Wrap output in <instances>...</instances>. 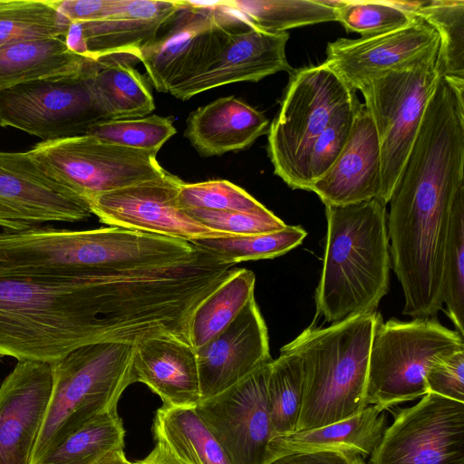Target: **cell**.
Returning a JSON list of instances; mask_svg holds the SVG:
<instances>
[{"mask_svg": "<svg viewBox=\"0 0 464 464\" xmlns=\"http://www.w3.org/2000/svg\"><path fill=\"white\" fill-rule=\"evenodd\" d=\"M118 338L104 269L0 273V358L51 364L81 346Z\"/></svg>", "mask_w": 464, "mask_h": 464, "instance_id": "obj_1", "label": "cell"}, {"mask_svg": "<svg viewBox=\"0 0 464 464\" xmlns=\"http://www.w3.org/2000/svg\"><path fill=\"white\" fill-rule=\"evenodd\" d=\"M327 234L314 293L316 317L337 323L376 311L392 267L386 205L378 198L325 206Z\"/></svg>", "mask_w": 464, "mask_h": 464, "instance_id": "obj_2", "label": "cell"}, {"mask_svg": "<svg viewBox=\"0 0 464 464\" xmlns=\"http://www.w3.org/2000/svg\"><path fill=\"white\" fill-rule=\"evenodd\" d=\"M380 316L374 311L324 328L311 325L282 347L302 362L304 392L297 431L345 420L368 406L369 355Z\"/></svg>", "mask_w": 464, "mask_h": 464, "instance_id": "obj_3", "label": "cell"}, {"mask_svg": "<svg viewBox=\"0 0 464 464\" xmlns=\"http://www.w3.org/2000/svg\"><path fill=\"white\" fill-rule=\"evenodd\" d=\"M134 345L95 343L51 363L53 391L31 464L96 416L116 409L131 384Z\"/></svg>", "mask_w": 464, "mask_h": 464, "instance_id": "obj_4", "label": "cell"}, {"mask_svg": "<svg viewBox=\"0 0 464 464\" xmlns=\"http://www.w3.org/2000/svg\"><path fill=\"white\" fill-rule=\"evenodd\" d=\"M199 253L186 240L117 227L72 230L44 226L30 241L34 266L60 275L172 266L190 262Z\"/></svg>", "mask_w": 464, "mask_h": 464, "instance_id": "obj_5", "label": "cell"}, {"mask_svg": "<svg viewBox=\"0 0 464 464\" xmlns=\"http://www.w3.org/2000/svg\"><path fill=\"white\" fill-rule=\"evenodd\" d=\"M357 97L324 63L291 72L277 115L268 129L274 172L291 188L309 191L313 145L337 111Z\"/></svg>", "mask_w": 464, "mask_h": 464, "instance_id": "obj_6", "label": "cell"}, {"mask_svg": "<svg viewBox=\"0 0 464 464\" xmlns=\"http://www.w3.org/2000/svg\"><path fill=\"white\" fill-rule=\"evenodd\" d=\"M464 350L463 336L436 317L378 318L369 355L365 400L385 411L426 394L425 376L440 356Z\"/></svg>", "mask_w": 464, "mask_h": 464, "instance_id": "obj_7", "label": "cell"}, {"mask_svg": "<svg viewBox=\"0 0 464 464\" xmlns=\"http://www.w3.org/2000/svg\"><path fill=\"white\" fill-rule=\"evenodd\" d=\"M437 57L411 68L384 73L358 90L378 134L382 165L379 200L385 205L390 201L437 86L440 77Z\"/></svg>", "mask_w": 464, "mask_h": 464, "instance_id": "obj_8", "label": "cell"}, {"mask_svg": "<svg viewBox=\"0 0 464 464\" xmlns=\"http://www.w3.org/2000/svg\"><path fill=\"white\" fill-rule=\"evenodd\" d=\"M28 151L45 174L86 200L167 173L156 150L126 148L86 134L42 140Z\"/></svg>", "mask_w": 464, "mask_h": 464, "instance_id": "obj_9", "label": "cell"}, {"mask_svg": "<svg viewBox=\"0 0 464 464\" xmlns=\"http://www.w3.org/2000/svg\"><path fill=\"white\" fill-rule=\"evenodd\" d=\"M186 7L167 24L169 30L138 56L157 91L169 92L210 64L231 32L244 21L226 10L221 1L186 0Z\"/></svg>", "mask_w": 464, "mask_h": 464, "instance_id": "obj_10", "label": "cell"}, {"mask_svg": "<svg viewBox=\"0 0 464 464\" xmlns=\"http://www.w3.org/2000/svg\"><path fill=\"white\" fill-rule=\"evenodd\" d=\"M91 65L77 77L25 83L0 92V127L14 128L42 140L86 134L91 126L105 121L89 85Z\"/></svg>", "mask_w": 464, "mask_h": 464, "instance_id": "obj_11", "label": "cell"}, {"mask_svg": "<svg viewBox=\"0 0 464 464\" xmlns=\"http://www.w3.org/2000/svg\"><path fill=\"white\" fill-rule=\"evenodd\" d=\"M370 464H464V402L428 392L396 410Z\"/></svg>", "mask_w": 464, "mask_h": 464, "instance_id": "obj_12", "label": "cell"}, {"mask_svg": "<svg viewBox=\"0 0 464 464\" xmlns=\"http://www.w3.org/2000/svg\"><path fill=\"white\" fill-rule=\"evenodd\" d=\"M270 362L195 407L230 464L271 462L269 445L275 437L266 392Z\"/></svg>", "mask_w": 464, "mask_h": 464, "instance_id": "obj_13", "label": "cell"}, {"mask_svg": "<svg viewBox=\"0 0 464 464\" xmlns=\"http://www.w3.org/2000/svg\"><path fill=\"white\" fill-rule=\"evenodd\" d=\"M88 201L45 174L27 151L0 150V227L22 231L48 222H79Z\"/></svg>", "mask_w": 464, "mask_h": 464, "instance_id": "obj_14", "label": "cell"}, {"mask_svg": "<svg viewBox=\"0 0 464 464\" xmlns=\"http://www.w3.org/2000/svg\"><path fill=\"white\" fill-rule=\"evenodd\" d=\"M181 180L164 176L87 198L92 213L111 227L137 230L190 242L203 237L233 236L212 230L177 204Z\"/></svg>", "mask_w": 464, "mask_h": 464, "instance_id": "obj_15", "label": "cell"}, {"mask_svg": "<svg viewBox=\"0 0 464 464\" xmlns=\"http://www.w3.org/2000/svg\"><path fill=\"white\" fill-rule=\"evenodd\" d=\"M440 42L437 30L417 15L407 25L386 33L328 43L324 63L356 92L384 73L437 57Z\"/></svg>", "mask_w": 464, "mask_h": 464, "instance_id": "obj_16", "label": "cell"}, {"mask_svg": "<svg viewBox=\"0 0 464 464\" xmlns=\"http://www.w3.org/2000/svg\"><path fill=\"white\" fill-rule=\"evenodd\" d=\"M186 5V0H118L107 17L72 23L65 42L75 53L93 60L114 54L138 60L140 52Z\"/></svg>", "mask_w": 464, "mask_h": 464, "instance_id": "obj_17", "label": "cell"}, {"mask_svg": "<svg viewBox=\"0 0 464 464\" xmlns=\"http://www.w3.org/2000/svg\"><path fill=\"white\" fill-rule=\"evenodd\" d=\"M195 352L200 401L223 392L272 362L267 327L255 296L224 330Z\"/></svg>", "mask_w": 464, "mask_h": 464, "instance_id": "obj_18", "label": "cell"}, {"mask_svg": "<svg viewBox=\"0 0 464 464\" xmlns=\"http://www.w3.org/2000/svg\"><path fill=\"white\" fill-rule=\"evenodd\" d=\"M53 391L50 363L19 361L0 386V464H31Z\"/></svg>", "mask_w": 464, "mask_h": 464, "instance_id": "obj_19", "label": "cell"}, {"mask_svg": "<svg viewBox=\"0 0 464 464\" xmlns=\"http://www.w3.org/2000/svg\"><path fill=\"white\" fill-rule=\"evenodd\" d=\"M289 34L266 33L245 22L234 29L206 70L169 93L187 101L205 91L239 82H258L285 71L292 72L285 47Z\"/></svg>", "mask_w": 464, "mask_h": 464, "instance_id": "obj_20", "label": "cell"}, {"mask_svg": "<svg viewBox=\"0 0 464 464\" xmlns=\"http://www.w3.org/2000/svg\"><path fill=\"white\" fill-rule=\"evenodd\" d=\"M382 165L378 134L363 104L348 140L330 169L310 188L326 205L345 206L380 198Z\"/></svg>", "mask_w": 464, "mask_h": 464, "instance_id": "obj_21", "label": "cell"}, {"mask_svg": "<svg viewBox=\"0 0 464 464\" xmlns=\"http://www.w3.org/2000/svg\"><path fill=\"white\" fill-rule=\"evenodd\" d=\"M131 383L142 382L166 407L195 408L200 401L195 349L172 337H152L134 344Z\"/></svg>", "mask_w": 464, "mask_h": 464, "instance_id": "obj_22", "label": "cell"}, {"mask_svg": "<svg viewBox=\"0 0 464 464\" xmlns=\"http://www.w3.org/2000/svg\"><path fill=\"white\" fill-rule=\"evenodd\" d=\"M184 135L205 156H220L245 150L268 131L263 112L245 102L228 96L219 98L190 112Z\"/></svg>", "mask_w": 464, "mask_h": 464, "instance_id": "obj_23", "label": "cell"}, {"mask_svg": "<svg viewBox=\"0 0 464 464\" xmlns=\"http://www.w3.org/2000/svg\"><path fill=\"white\" fill-rule=\"evenodd\" d=\"M92 61L72 52L65 37L4 44L0 46V92L25 83L80 76Z\"/></svg>", "mask_w": 464, "mask_h": 464, "instance_id": "obj_24", "label": "cell"}, {"mask_svg": "<svg viewBox=\"0 0 464 464\" xmlns=\"http://www.w3.org/2000/svg\"><path fill=\"white\" fill-rule=\"evenodd\" d=\"M386 423L384 411L368 405L345 420L275 438L269 445L271 461L287 454L314 451L349 452L363 457L377 447Z\"/></svg>", "mask_w": 464, "mask_h": 464, "instance_id": "obj_25", "label": "cell"}, {"mask_svg": "<svg viewBox=\"0 0 464 464\" xmlns=\"http://www.w3.org/2000/svg\"><path fill=\"white\" fill-rule=\"evenodd\" d=\"M134 59L114 54L92 63L88 82L105 120L145 117L155 109L147 82L131 65Z\"/></svg>", "mask_w": 464, "mask_h": 464, "instance_id": "obj_26", "label": "cell"}, {"mask_svg": "<svg viewBox=\"0 0 464 464\" xmlns=\"http://www.w3.org/2000/svg\"><path fill=\"white\" fill-rule=\"evenodd\" d=\"M152 431L155 440L184 464H230L195 408L162 405L156 411Z\"/></svg>", "mask_w": 464, "mask_h": 464, "instance_id": "obj_27", "label": "cell"}, {"mask_svg": "<svg viewBox=\"0 0 464 464\" xmlns=\"http://www.w3.org/2000/svg\"><path fill=\"white\" fill-rule=\"evenodd\" d=\"M221 5L246 24L273 34L336 21L328 0H222Z\"/></svg>", "mask_w": 464, "mask_h": 464, "instance_id": "obj_28", "label": "cell"}, {"mask_svg": "<svg viewBox=\"0 0 464 464\" xmlns=\"http://www.w3.org/2000/svg\"><path fill=\"white\" fill-rule=\"evenodd\" d=\"M256 276L246 268L232 273L196 308L189 324L191 346L196 350L222 330L255 296Z\"/></svg>", "mask_w": 464, "mask_h": 464, "instance_id": "obj_29", "label": "cell"}, {"mask_svg": "<svg viewBox=\"0 0 464 464\" xmlns=\"http://www.w3.org/2000/svg\"><path fill=\"white\" fill-rule=\"evenodd\" d=\"M125 430L117 408L103 412L68 436L34 464H97L123 449Z\"/></svg>", "mask_w": 464, "mask_h": 464, "instance_id": "obj_30", "label": "cell"}, {"mask_svg": "<svg viewBox=\"0 0 464 464\" xmlns=\"http://www.w3.org/2000/svg\"><path fill=\"white\" fill-rule=\"evenodd\" d=\"M266 392L274 437L297 431L304 374L301 359L296 353L280 349L279 357L269 365Z\"/></svg>", "mask_w": 464, "mask_h": 464, "instance_id": "obj_31", "label": "cell"}, {"mask_svg": "<svg viewBox=\"0 0 464 464\" xmlns=\"http://www.w3.org/2000/svg\"><path fill=\"white\" fill-rule=\"evenodd\" d=\"M307 233L300 226L256 235L203 237L191 240L197 248L222 264L269 259L280 256L299 246Z\"/></svg>", "mask_w": 464, "mask_h": 464, "instance_id": "obj_32", "label": "cell"}, {"mask_svg": "<svg viewBox=\"0 0 464 464\" xmlns=\"http://www.w3.org/2000/svg\"><path fill=\"white\" fill-rule=\"evenodd\" d=\"M71 22L54 0H0V46L18 41L65 37Z\"/></svg>", "mask_w": 464, "mask_h": 464, "instance_id": "obj_33", "label": "cell"}, {"mask_svg": "<svg viewBox=\"0 0 464 464\" xmlns=\"http://www.w3.org/2000/svg\"><path fill=\"white\" fill-rule=\"evenodd\" d=\"M439 33L437 68L440 76L464 81V1H420L415 11Z\"/></svg>", "mask_w": 464, "mask_h": 464, "instance_id": "obj_34", "label": "cell"}, {"mask_svg": "<svg viewBox=\"0 0 464 464\" xmlns=\"http://www.w3.org/2000/svg\"><path fill=\"white\" fill-rule=\"evenodd\" d=\"M336 22L348 32L370 36L386 33L412 22L420 1H331Z\"/></svg>", "mask_w": 464, "mask_h": 464, "instance_id": "obj_35", "label": "cell"}, {"mask_svg": "<svg viewBox=\"0 0 464 464\" xmlns=\"http://www.w3.org/2000/svg\"><path fill=\"white\" fill-rule=\"evenodd\" d=\"M445 313L464 336V186L455 198L448 234L442 284Z\"/></svg>", "mask_w": 464, "mask_h": 464, "instance_id": "obj_36", "label": "cell"}, {"mask_svg": "<svg viewBox=\"0 0 464 464\" xmlns=\"http://www.w3.org/2000/svg\"><path fill=\"white\" fill-rule=\"evenodd\" d=\"M176 131L170 117L150 115L101 121L86 135L126 148L159 151Z\"/></svg>", "mask_w": 464, "mask_h": 464, "instance_id": "obj_37", "label": "cell"}, {"mask_svg": "<svg viewBox=\"0 0 464 464\" xmlns=\"http://www.w3.org/2000/svg\"><path fill=\"white\" fill-rule=\"evenodd\" d=\"M178 207L186 209L259 212L266 208L242 188L225 179L198 183L182 181L177 196Z\"/></svg>", "mask_w": 464, "mask_h": 464, "instance_id": "obj_38", "label": "cell"}, {"mask_svg": "<svg viewBox=\"0 0 464 464\" xmlns=\"http://www.w3.org/2000/svg\"><path fill=\"white\" fill-rule=\"evenodd\" d=\"M362 105L356 97L341 107L315 140L308 167L309 189L330 169L342 152L350 136L356 113Z\"/></svg>", "mask_w": 464, "mask_h": 464, "instance_id": "obj_39", "label": "cell"}, {"mask_svg": "<svg viewBox=\"0 0 464 464\" xmlns=\"http://www.w3.org/2000/svg\"><path fill=\"white\" fill-rule=\"evenodd\" d=\"M192 218L216 231L233 236L269 233L286 224L267 208L259 212L186 209Z\"/></svg>", "mask_w": 464, "mask_h": 464, "instance_id": "obj_40", "label": "cell"}, {"mask_svg": "<svg viewBox=\"0 0 464 464\" xmlns=\"http://www.w3.org/2000/svg\"><path fill=\"white\" fill-rule=\"evenodd\" d=\"M425 382L428 392L464 402V350L437 358L427 371Z\"/></svg>", "mask_w": 464, "mask_h": 464, "instance_id": "obj_41", "label": "cell"}, {"mask_svg": "<svg viewBox=\"0 0 464 464\" xmlns=\"http://www.w3.org/2000/svg\"><path fill=\"white\" fill-rule=\"evenodd\" d=\"M118 0H54V5L67 20L72 23H88L107 17L115 8Z\"/></svg>", "mask_w": 464, "mask_h": 464, "instance_id": "obj_42", "label": "cell"}, {"mask_svg": "<svg viewBox=\"0 0 464 464\" xmlns=\"http://www.w3.org/2000/svg\"><path fill=\"white\" fill-rule=\"evenodd\" d=\"M269 464H365L362 456L349 452H298L279 457Z\"/></svg>", "mask_w": 464, "mask_h": 464, "instance_id": "obj_43", "label": "cell"}, {"mask_svg": "<svg viewBox=\"0 0 464 464\" xmlns=\"http://www.w3.org/2000/svg\"><path fill=\"white\" fill-rule=\"evenodd\" d=\"M156 442L155 447L147 457L133 462V464H184L175 458L163 443Z\"/></svg>", "mask_w": 464, "mask_h": 464, "instance_id": "obj_44", "label": "cell"}, {"mask_svg": "<svg viewBox=\"0 0 464 464\" xmlns=\"http://www.w3.org/2000/svg\"><path fill=\"white\" fill-rule=\"evenodd\" d=\"M97 464H133V462L126 458L123 449H119L106 455Z\"/></svg>", "mask_w": 464, "mask_h": 464, "instance_id": "obj_45", "label": "cell"}]
</instances>
